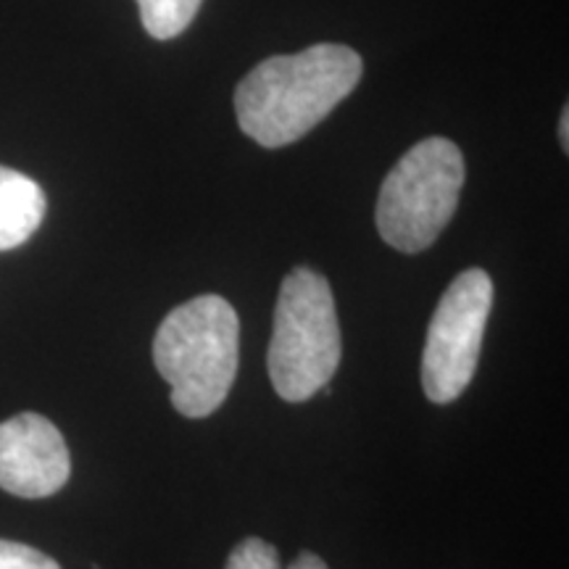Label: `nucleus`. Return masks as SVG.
Returning <instances> with one entry per match:
<instances>
[{
  "mask_svg": "<svg viewBox=\"0 0 569 569\" xmlns=\"http://www.w3.org/2000/svg\"><path fill=\"white\" fill-rule=\"evenodd\" d=\"M0 569H61L48 553L32 546L13 543V540H0Z\"/></svg>",
  "mask_w": 569,
  "mask_h": 569,
  "instance_id": "nucleus-10",
  "label": "nucleus"
},
{
  "mask_svg": "<svg viewBox=\"0 0 569 569\" xmlns=\"http://www.w3.org/2000/svg\"><path fill=\"white\" fill-rule=\"evenodd\" d=\"M361 71V56L338 42L272 56L248 71L234 90L240 130L264 148L290 146L351 96Z\"/></svg>",
  "mask_w": 569,
  "mask_h": 569,
  "instance_id": "nucleus-1",
  "label": "nucleus"
},
{
  "mask_svg": "<svg viewBox=\"0 0 569 569\" xmlns=\"http://www.w3.org/2000/svg\"><path fill=\"white\" fill-rule=\"evenodd\" d=\"M203 0H138L140 19L153 40H172L190 27Z\"/></svg>",
  "mask_w": 569,
  "mask_h": 569,
  "instance_id": "nucleus-8",
  "label": "nucleus"
},
{
  "mask_svg": "<svg viewBox=\"0 0 569 569\" xmlns=\"http://www.w3.org/2000/svg\"><path fill=\"white\" fill-rule=\"evenodd\" d=\"M48 198L32 177L0 167V253L24 246L38 232Z\"/></svg>",
  "mask_w": 569,
  "mask_h": 569,
  "instance_id": "nucleus-7",
  "label": "nucleus"
},
{
  "mask_svg": "<svg viewBox=\"0 0 569 569\" xmlns=\"http://www.w3.org/2000/svg\"><path fill=\"white\" fill-rule=\"evenodd\" d=\"M465 156L457 142L427 138L390 169L377 198L380 238L401 253H419L438 240L457 211Z\"/></svg>",
  "mask_w": 569,
  "mask_h": 569,
  "instance_id": "nucleus-4",
  "label": "nucleus"
},
{
  "mask_svg": "<svg viewBox=\"0 0 569 569\" xmlns=\"http://www.w3.org/2000/svg\"><path fill=\"white\" fill-rule=\"evenodd\" d=\"M224 569H282L280 553L272 543L261 538H246L238 543L227 559Z\"/></svg>",
  "mask_w": 569,
  "mask_h": 569,
  "instance_id": "nucleus-9",
  "label": "nucleus"
},
{
  "mask_svg": "<svg viewBox=\"0 0 569 569\" xmlns=\"http://www.w3.org/2000/svg\"><path fill=\"white\" fill-rule=\"evenodd\" d=\"M153 365L182 417H211L238 377L240 322L232 303L222 296H198L169 311L156 330Z\"/></svg>",
  "mask_w": 569,
  "mask_h": 569,
  "instance_id": "nucleus-2",
  "label": "nucleus"
},
{
  "mask_svg": "<svg viewBox=\"0 0 569 569\" xmlns=\"http://www.w3.org/2000/svg\"><path fill=\"white\" fill-rule=\"evenodd\" d=\"M490 306L493 280L486 269H467L440 296L422 353V388L432 403L457 401L472 382Z\"/></svg>",
  "mask_w": 569,
  "mask_h": 569,
  "instance_id": "nucleus-5",
  "label": "nucleus"
},
{
  "mask_svg": "<svg viewBox=\"0 0 569 569\" xmlns=\"http://www.w3.org/2000/svg\"><path fill=\"white\" fill-rule=\"evenodd\" d=\"M559 140H561V151H569V109L565 106L561 111V122H559Z\"/></svg>",
  "mask_w": 569,
  "mask_h": 569,
  "instance_id": "nucleus-12",
  "label": "nucleus"
},
{
  "mask_svg": "<svg viewBox=\"0 0 569 569\" xmlns=\"http://www.w3.org/2000/svg\"><path fill=\"white\" fill-rule=\"evenodd\" d=\"M343 356L336 298L315 269L296 267L282 280L269 340V380L282 401H309L338 372Z\"/></svg>",
  "mask_w": 569,
  "mask_h": 569,
  "instance_id": "nucleus-3",
  "label": "nucleus"
},
{
  "mask_svg": "<svg viewBox=\"0 0 569 569\" xmlns=\"http://www.w3.org/2000/svg\"><path fill=\"white\" fill-rule=\"evenodd\" d=\"M69 475L67 440L51 419L27 411L0 422V488L19 498H48Z\"/></svg>",
  "mask_w": 569,
  "mask_h": 569,
  "instance_id": "nucleus-6",
  "label": "nucleus"
},
{
  "mask_svg": "<svg viewBox=\"0 0 569 569\" xmlns=\"http://www.w3.org/2000/svg\"><path fill=\"white\" fill-rule=\"evenodd\" d=\"M288 569H327V565L317 557V553L303 551V553H298V557L293 559V565H290Z\"/></svg>",
  "mask_w": 569,
  "mask_h": 569,
  "instance_id": "nucleus-11",
  "label": "nucleus"
}]
</instances>
